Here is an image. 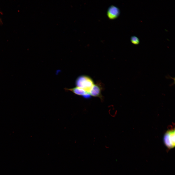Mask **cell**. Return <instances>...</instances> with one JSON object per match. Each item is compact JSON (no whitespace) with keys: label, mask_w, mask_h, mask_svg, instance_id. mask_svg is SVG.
I'll return each instance as SVG.
<instances>
[{"label":"cell","mask_w":175,"mask_h":175,"mask_svg":"<svg viewBox=\"0 0 175 175\" xmlns=\"http://www.w3.org/2000/svg\"><path fill=\"white\" fill-rule=\"evenodd\" d=\"M120 13V10L118 8L114 6H111L108 9L107 15L109 19H114L118 17Z\"/></svg>","instance_id":"cell-4"},{"label":"cell","mask_w":175,"mask_h":175,"mask_svg":"<svg viewBox=\"0 0 175 175\" xmlns=\"http://www.w3.org/2000/svg\"><path fill=\"white\" fill-rule=\"evenodd\" d=\"M131 41L132 44L135 45L138 44L140 43V40L139 38L135 36H133L131 37Z\"/></svg>","instance_id":"cell-6"},{"label":"cell","mask_w":175,"mask_h":175,"mask_svg":"<svg viewBox=\"0 0 175 175\" xmlns=\"http://www.w3.org/2000/svg\"><path fill=\"white\" fill-rule=\"evenodd\" d=\"M103 88L101 84L99 83L94 84L90 91L89 93L90 96L98 97L102 100L103 97L101 94Z\"/></svg>","instance_id":"cell-3"},{"label":"cell","mask_w":175,"mask_h":175,"mask_svg":"<svg viewBox=\"0 0 175 175\" xmlns=\"http://www.w3.org/2000/svg\"><path fill=\"white\" fill-rule=\"evenodd\" d=\"M163 141L165 145L168 148L171 149L175 146V130L171 129L165 133L163 137Z\"/></svg>","instance_id":"cell-2"},{"label":"cell","mask_w":175,"mask_h":175,"mask_svg":"<svg viewBox=\"0 0 175 175\" xmlns=\"http://www.w3.org/2000/svg\"><path fill=\"white\" fill-rule=\"evenodd\" d=\"M65 90L71 91L76 95L82 96L85 98H89L90 96L89 93L84 89L76 87L70 88H66Z\"/></svg>","instance_id":"cell-5"},{"label":"cell","mask_w":175,"mask_h":175,"mask_svg":"<svg viewBox=\"0 0 175 175\" xmlns=\"http://www.w3.org/2000/svg\"><path fill=\"white\" fill-rule=\"evenodd\" d=\"M75 84L76 87L80 88L89 93L94 84L93 80L89 76L82 75L76 79Z\"/></svg>","instance_id":"cell-1"},{"label":"cell","mask_w":175,"mask_h":175,"mask_svg":"<svg viewBox=\"0 0 175 175\" xmlns=\"http://www.w3.org/2000/svg\"><path fill=\"white\" fill-rule=\"evenodd\" d=\"M2 24V21L1 19L0 18V25H1Z\"/></svg>","instance_id":"cell-7"}]
</instances>
